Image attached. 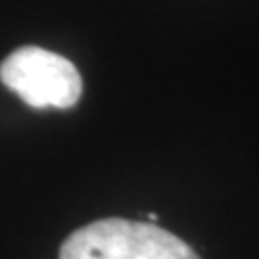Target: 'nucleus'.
I'll return each instance as SVG.
<instances>
[{"instance_id":"1","label":"nucleus","mask_w":259,"mask_h":259,"mask_svg":"<svg viewBox=\"0 0 259 259\" xmlns=\"http://www.w3.org/2000/svg\"><path fill=\"white\" fill-rule=\"evenodd\" d=\"M60 259H200L179 236L152 223L100 219L75 231Z\"/></svg>"},{"instance_id":"2","label":"nucleus","mask_w":259,"mask_h":259,"mask_svg":"<svg viewBox=\"0 0 259 259\" xmlns=\"http://www.w3.org/2000/svg\"><path fill=\"white\" fill-rule=\"evenodd\" d=\"M0 81L37 110L73 108L83 93L77 67L64 56L38 47L14 50L0 65Z\"/></svg>"}]
</instances>
